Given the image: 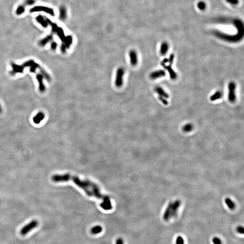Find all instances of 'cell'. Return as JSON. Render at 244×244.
Instances as JSON below:
<instances>
[{"mask_svg":"<svg viewBox=\"0 0 244 244\" xmlns=\"http://www.w3.org/2000/svg\"><path fill=\"white\" fill-rule=\"evenodd\" d=\"M52 180L55 183L72 181L78 187L82 189L87 195L100 200V207L103 210L109 211L113 208L110 198L107 196L103 195L98 185L92 181L81 179L77 176L73 175L69 173L54 175L52 177Z\"/></svg>","mask_w":244,"mask_h":244,"instance_id":"1","label":"cell"},{"mask_svg":"<svg viewBox=\"0 0 244 244\" xmlns=\"http://www.w3.org/2000/svg\"><path fill=\"white\" fill-rule=\"evenodd\" d=\"M124 75V69L122 67H119L116 71V77L115 81V85L118 88H120L123 85Z\"/></svg>","mask_w":244,"mask_h":244,"instance_id":"2","label":"cell"},{"mask_svg":"<svg viewBox=\"0 0 244 244\" xmlns=\"http://www.w3.org/2000/svg\"><path fill=\"white\" fill-rule=\"evenodd\" d=\"M38 225V222L36 220H34L24 226L20 231L21 234L22 236H25L28 234L32 230L35 228Z\"/></svg>","mask_w":244,"mask_h":244,"instance_id":"3","label":"cell"},{"mask_svg":"<svg viewBox=\"0 0 244 244\" xmlns=\"http://www.w3.org/2000/svg\"><path fill=\"white\" fill-rule=\"evenodd\" d=\"M228 88V98L230 102H235L236 100V85L235 82H230L229 83Z\"/></svg>","mask_w":244,"mask_h":244,"instance_id":"4","label":"cell"},{"mask_svg":"<svg viewBox=\"0 0 244 244\" xmlns=\"http://www.w3.org/2000/svg\"><path fill=\"white\" fill-rule=\"evenodd\" d=\"M43 12L49 14L51 16H55V13L53 10L51 8H48L47 6H36L34 8H32L30 10V12L31 13L35 12Z\"/></svg>","mask_w":244,"mask_h":244,"instance_id":"5","label":"cell"},{"mask_svg":"<svg viewBox=\"0 0 244 244\" xmlns=\"http://www.w3.org/2000/svg\"><path fill=\"white\" fill-rule=\"evenodd\" d=\"M161 65L165 69L167 70L170 74V77L172 80H175L177 78V75L176 73L174 71V70L172 68L171 65L169 64V65H166V63L164 62L163 61H162L161 63H160Z\"/></svg>","mask_w":244,"mask_h":244,"instance_id":"6","label":"cell"},{"mask_svg":"<svg viewBox=\"0 0 244 244\" xmlns=\"http://www.w3.org/2000/svg\"><path fill=\"white\" fill-rule=\"evenodd\" d=\"M166 71L163 70H159L153 71L149 75L150 78L152 80H155L156 79L162 77L166 76Z\"/></svg>","mask_w":244,"mask_h":244,"instance_id":"7","label":"cell"},{"mask_svg":"<svg viewBox=\"0 0 244 244\" xmlns=\"http://www.w3.org/2000/svg\"><path fill=\"white\" fill-rule=\"evenodd\" d=\"M181 205V201L180 200H176L175 202L173 203L171 208V217H176L178 212V208Z\"/></svg>","mask_w":244,"mask_h":244,"instance_id":"8","label":"cell"},{"mask_svg":"<svg viewBox=\"0 0 244 244\" xmlns=\"http://www.w3.org/2000/svg\"><path fill=\"white\" fill-rule=\"evenodd\" d=\"M11 66L12 67V70L10 71V74L12 75H14L18 73H23L25 69L22 65H19L14 62H12Z\"/></svg>","mask_w":244,"mask_h":244,"instance_id":"9","label":"cell"},{"mask_svg":"<svg viewBox=\"0 0 244 244\" xmlns=\"http://www.w3.org/2000/svg\"><path fill=\"white\" fill-rule=\"evenodd\" d=\"M130 63L132 65L135 66L138 63V57L137 52L134 50H131L129 53Z\"/></svg>","mask_w":244,"mask_h":244,"instance_id":"10","label":"cell"},{"mask_svg":"<svg viewBox=\"0 0 244 244\" xmlns=\"http://www.w3.org/2000/svg\"><path fill=\"white\" fill-rule=\"evenodd\" d=\"M173 203V202H171L169 204L164 213L163 218L165 221H167L171 218V208Z\"/></svg>","mask_w":244,"mask_h":244,"instance_id":"11","label":"cell"},{"mask_svg":"<svg viewBox=\"0 0 244 244\" xmlns=\"http://www.w3.org/2000/svg\"><path fill=\"white\" fill-rule=\"evenodd\" d=\"M43 76L41 74L38 73L36 75V79L39 84V90L41 92H44L45 91L46 88L43 82Z\"/></svg>","mask_w":244,"mask_h":244,"instance_id":"12","label":"cell"},{"mask_svg":"<svg viewBox=\"0 0 244 244\" xmlns=\"http://www.w3.org/2000/svg\"><path fill=\"white\" fill-rule=\"evenodd\" d=\"M155 91L157 94H158L159 96H162L163 97L167 99L169 97V95L167 93L164 91V90L159 86H157L154 89Z\"/></svg>","mask_w":244,"mask_h":244,"instance_id":"13","label":"cell"},{"mask_svg":"<svg viewBox=\"0 0 244 244\" xmlns=\"http://www.w3.org/2000/svg\"><path fill=\"white\" fill-rule=\"evenodd\" d=\"M45 115L44 113L39 112L35 115L33 119V121L35 124H38L45 119Z\"/></svg>","mask_w":244,"mask_h":244,"instance_id":"14","label":"cell"},{"mask_svg":"<svg viewBox=\"0 0 244 244\" xmlns=\"http://www.w3.org/2000/svg\"><path fill=\"white\" fill-rule=\"evenodd\" d=\"M169 48V46L167 42H162L160 46V55L162 56L166 55L168 51Z\"/></svg>","mask_w":244,"mask_h":244,"instance_id":"15","label":"cell"},{"mask_svg":"<svg viewBox=\"0 0 244 244\" xmlns=\"http://www.w3.org/2000/svg\"><path fill=\"white\" fill-rule=\"evenodd\" d=\"M53 39V35L50 34V35H48L45 38L39 41V42H38V44L41 46H45L47 44H48V42L51 41Z\"/></svg>","mask_w":244,"mask_h":244,"instance_id":"16","label":"cell"},{"mask_svg":"<svg viewBox=\"0 0 244 244\" xmlns=\"http://www.w3.org/2000/svg\"><path fill=\"white\" fill-rule=\"evenodd\" d=\"M36 20L41 25L42 27L44 28H47L48 26V23L47 21L45 19L43 16L39 15L36 17Z\"/></svg>","mask_w":244,"mask_h":244,"instance_id":"17","label":"cell"},{"mask_svg":"<svg viewBox=\"0 0 244 244\" xmlns=\"http://www.w3.org/2000/svg\"><path fill=\"white\" fill-rule=\"evenodd\" d=\"M222 96H223V94L221 91H217L214 93L212 95H211L210 99L211 101H214L215 100H218L221 98Z\"/></svg>","mask_w":244,"mask_h":244,"instance_id":"18","label":"cell"},{"mask_svg":"<svg viewBox=\"0 0 244 244\" xmlns=\"http://www.w3.org/2000/svg\"><path fill=\"white\" fill-rule=\"evenodd\" d=\"M66 9L63 6L60 7L59 9V18L61 20H64L66 18Z\"/></svg>","mask_w":244,"mask_h":244,"instance_id":"19","label":"cell"},{"mask_svg":"<svg viewBox=\"0 0 244 244\" xmlns=\"http://www.w3.org/2000/svg\"><path fill=\"white\" fill-rule=\"evenodd\" d=\"M225 203L228 207L229 208H230L231 210H233V209H235V207H236L235 203L233 202L231 199L228 198H226L225 200Z\"/></svg>","mask_w":244,"mask_h":244,"instance_id":"20","label":"cell"},{"mask_svg":"<svg viewBox=\"0 0 244 244\" xmlns=\"http://www.w3.org/2000/svg\"><path fill=\"white\" fill-rule=\"evenodd\" d=\"M103 230L102 227L100 225H95V227H93L91 229V232L92 234H98L101 232Z\"/></svg>","mask_w":244,"mask_h":244,"instance_id":"21","label":"cell"},{"mask_svg":"<svg viewBox=\"0 0 244 244\" xmlns=\"http://www.w3.org/2000/svg\"><path fill=\"white\" fill-rule=\"evenodd\" d=\"M56 33L58 35L59 38L61 39V40L64 42L66 37L65 36V35H64V31H63V29L62 28L58 27Z\"/></svg>","mask_w":244,"mask_h":244,"instance_id":"22","label":"cell"},{"mask_svg":"<svg viewBox=\"0 0 244 244\" xmlns=\"http://www.w3.org/2000/svg\"><path fill=\"white\" fill-rule=\"evenodd\" d=\"M64 42L66 48L69 49L73 42V38L71 36H68L66 37H65Z\"/></svg>","mask_w":244,"mask_h":244,"instance_id":"23","label":"cell"},{"mask_svg":"<svg viewBox=\"0 0 244 244\" xmlns=\"http://www.w3.org/2000/svg\"><path fill=\"white\" fill-rule=\"evenodd\" d=\"M193 125L191 123H188L183 126L182 130L185 132H190L193 129Z\"/></svg>","mask_w":244,"mask_h":244,"instance_id":"24","label":"cell"},{"mask_svg":"<svg viewBox=\"0 0 244 244\" xmlns=\"http://www.w3.org/2000/svg\"><path fill=\"white\" fill-rule=\"evenodd\" d=\"M25 12V6L24 4L19 5L16 10V14L17 15H22Z\"/></svg>","mask_w":244,"mask_h":244,"instance_id":"25","label":"cell"},{"mask_svg":"<svg viewBox=\"0 0 244 244\" xmlns=\"http://www.w3.org/2000/svg\"><path fill=\"white\" fill-rule=\"evenodd\" d=\"M207 5L204 1H200L198 3V8L200 10H204L206 8Z\"/></svg>","mask_w":244,"mask_h":244,"instance_id":"26","label":"cell"},{"mask_svg":"<svg viewBox=\"0 0 244 244\" xmlns=\"http://www.w3.org/2000/svg\"><path fill=\"white\" fill-rule=\"evenodd\" d=\"M184 239L181 236L177 237L176 240V244H184Z\"/></svg>","mask_w":244,"mask_h":244,"instance_id":"27","label":"cell"},{"mask_svg":"<svg viewBox=\"0 0 244 244\" xmlns=\"http://www.w3.org/2000/svg\"><path fill=\"white\" fill-rule=\"evenodd\" d=\"M212 242L214 244H222L221 240L217 237H214L212 238Z\"/></svg>","mask_w":244,"mask_h":244,"instance_id":"28","label":"cell"},{"mask_svg":"<svg viewBox=\"0 0 244 244\" xmlns=\"http://www.w3.org/2000/svg\"><path fill=\"white\" fill-rule=\"evenodd\" d=\"M158 99L164 105H167L168 104V102L167 100V99L163 97L162 96H159Z\"/></svg>","mask_w":244,"mask_h":244,"instance_id":"29","label":"cell"},{"mask_svg":"<svg viewBox=\"0 0 244 244\" xmlns=\"http://www.w3.org/2000/svg\"><path fill=\"white\" fill-rule=\"evenodd\" d=\"M35 0H26L24 3V5H31L35 3Z\"/></svg>","mask_w":244,"mask_h":244,"instance_id":"30","label":"cell"},{"mask_svg":"<svg viewBox=\"0 0 244 244\" xmlns=\"http://www.w3.org/2000/svg\"><path fill=\"white\" fill-rule=\"evenodd\" d=\"M174 59V55L173 54H171L170 55V58L168 59V62H169V64L170 65H172L173 63V61Z\"/></svg>","mask_w":244,"mask_h":244,"instance_id":"31","label":"cell"},{"mask_svg":"<svg viewBox=\"0 0 244 244\" xmlns=\"http://www.w3.org/2000/svg\"><path fill=\"white\" fill-rule=\"evenodd\" d=\"M228 3L232 5H237L239 3V0H226Z\"/></svg>","mask_w":244,"mask_h":244,"instance_id":"32","label":"cell"},{"mask_svg":"<svg viewBox=\"0 0 244 244\" xmlns=\"http://www.w3.org/2000/svg\"><path fill=\"white\" fill-rule=\"evenodd\" d=\"M60 49H61V52H62V53H65L66 52L67 48H66L65 44L63 43V44H62V45H61V48Z\"/></svg>","mask_w":244,"mask_h":244,"instance_id":"33","label":"cell"},{"mask_svg":"<svg viewBox=\"0 0 244 244\" xmlns=\"http://www.w3.org/2000/svg\"><path fill=\"white\" fill-rule=\"evenodd\" d=\"M236 230L237 232L239 233L240 234H244V228L242 226H239L238 228H237Z\"/></svg>","mask_w":244,"mask_h":244,"instance_id":"34","label":"cell"},{"mask_svg":"<svg viewBox=\"0 0 244 244\" xmlns=\"http://www.w3.org/2000/svg\"><path fill=\"white\" fill-rule=\"evenodd\" d=\"M57 46H58V44L56 42H53L51 44V48L52 49L54 50L57 49Z\"/></svg>","mask_w":244,"mask_h":244,"instance_id":"35","label":"cell"},{"mask_svg":"<svg viewBox=\"0 0 244 244\" xmlns=\"http://www.w3.org/2000/svg\"><path fill=\"white\" fill-rule=\"evenodd\" d=\"M115 244H124V241L123 238L120 237L117 238Z\"/></svg>","mask_w":244,"mask_h":244,"instance_id":"36","label":"cell"},{"mask_svg":"<svg viewBox=\"0 0 244 244\" xmlns=\"http://www.w3.org/2000/svg\"><path fill=\"white\" fill-rule=\"evenodd\" d=\"M2 108H1V105H0V114L2 112Z\"/></svg>","mask_w":244,"mask_h":244,"instance_id":"37","label":"cell"}]
</instances>
